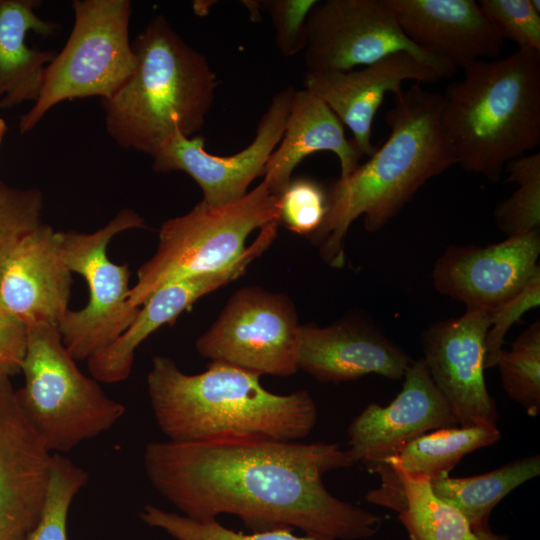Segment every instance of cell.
I'll return each mask as SVG.
<instances>
[{
    "mask_svg": "<svg viewBox=\"0 0 540 540\" xmlns=\"http://www.w3.org/2000/svg\"><path fill=\"white\" fill-rule=\"evenodd\" d=\"M88 480L87 472L65 456L54 453L42 513L25 540H67L70 505Z\"/></svg>",
    "mask_w": 540,
    "mask_h": 540,
    "instance_id": "f1b7e54d",
    "label": "cell"
},
{
    "mask_svg": "<svg viewBox=\"0 0 540 540\" xmlns=\"http://www.w3.org/2000/svg\"><path fill=\"white\" fill-rule=\"evenodd\" d=\"M146 227L140 214L125 208L93 233L62 232L65 262L72 273L85 279L89 289L86 306L69 309L57 325L64 346L76 361L87 360L112 343L138 314L139 308L128 302V266L112 262L107 248L117 234Z\"/></svg>",
    "mask_w": 540,
    "mask_h": 540,
    "instance_id": "9c48e42d",
    "label": "cell"
},
{
    "mask_svg": "<svg viewBox=\"0 0 540 540\" xmlns=\"http://www.w3.org/2000/svg\"><path fill=\"white\" fill-rule=\"evenodd\" d=\"M6 132H7L6 122L2 118H0V145Z\"/></svg>",
    "mask_w": 540,
    "mask_h": 540,
    "instance_id": "74e56055",
    "label": "cell"
},
{
    "mask_svg": "<svg viewBox=\"0 0 540 540\" xmlns=\"http://www.w3.org/2000/svg\"><path fill=\"white\" fill-rule=\"evenodd\" d=\"M260 376L211 362L189 375L170 358L155 356L147 376L148 394L162 433L185 442L220 435H256L297 441L312 431L317 408L307 391L278 395Z\"/></svg>",
    "mask_w": 540,
    "mask_h": 540,
    "instance_id": "3957f363",
    "label": "cell"
},
{
    "mask_svg": "<svg viewBox=\"0 0 540 540\" xmlns=\"http://www.w3.org/2000/svg\"><path fill=\"white\" fill-rule=\"evenodd\" d=\"M500 437L497 426L436 429L408 442L375 468L385 466L431 480L449 475L465 455L495 444Z\"/></svg>",
    "mask_w": 540,
    "mask_h": 540,
    "instance_id": "484cf974",
    "label": "cell"
},
{
    "mask_svg": "<svg viewBox=\"0 0 540 540\" xmlns=\"http://www.w3.org/2000/svg\"><path fill=\"white\" fill-rule=\"evenodd\" d=\"M279 223L311 237L322 225L328 209V193L316 180L291 179L279 200Z\"/></svg>",
    "mask_w": 540,
    "mask_h": 540,
    "instance_id": "d6a6232c",
    "label": "cell"
},
{
    "mask_svg": "<svg viewBox=\"0 0 540 540\" xmlns=\"http://www.w3.org/2000/svg\"><path fill=\"white\" fill-rule=\"evenodd\" d=\"M538 0H480L478 4L500 37L518 49L540 52Z\"/></svg>",
    "mask_w": 540,
    "mask_h": 540,
    "instance_id": "1f68e13d",
    "label": "cell"
},
{
    "mask_svg": "<svg viewBox=\"0 0 540 540\" xmlns=\"http://www.w3.org/2000/svg\"><path fill=\"white\" fill-rule=\"evenodd\" d=\"M294 92L288 86L273 96L258 122L254 139L240 152L213 155L205 150L203 137H186L176 131L152 156L153 170L188 174L203 192L201 202L209 206L241 199L252 181L263 176L266 163L283 136Z\"/></svg>",
    "mask_w": 540,
    "mask_h": 540,
    "instance_id": "7c38bea8",
    "label": "cell"
},
{
    "mask_svg": "<svg viewBox=\"0 0 540 540\" xmlns=\"http://www.w3.org/2000/svg\"><path fill=\"white\" fill-rule=\"evenodd\" d=\"M540 474V455L518 458L492 471L471 477L431 479L432 489L456 507L474 531L489 527L492 510L511 491Z\"/></svg>",
    "mask_w": 540,
    "mask_h": 540,
    "instance_id": "d4e9b609",
    "label": "cell"
},
{
    "mask_svg": "<svg viewBox=\"0 0 540 540\" xmlns=\"http://www.w3.org/2000/svg\"><path fill=\"white\" fill-rule=\"evenodd\" d=\"M319 151L337 156L339 179L351 175L363 156L346 137L342 122L321 99L306 89L295 90L283 136L266 163L263 182L280 196L297 165Z\"/></svg>",
    "mask_w": 540,
    "mask_h": 540,
    "instance_id": "44dd1931",
    "label": "cell"
},
{
    "mask_svg": "<svg viewBox=\"0 0 540 540\" xmlns=\"http://www.w3.org/2000/svg\"><path fill=\"white\" fill-rule=\"evenodd\" d=\"M279 200L262 181L233 203L209 206L200 201L186 214L166 220L156 252L137 271L129 304L140 308L168 283L229 266L245 252L254 230L279 221Z\"/></svg>",
    "mask_w": 540,
    "mask_h": 540,
    "instance_id": "52a82bcc",
    "label": "cell"
},
{
    "mask_svg": "<svg viewBox=\"0 0 540 540\" xmlns=\"http://www.w3.org/2000/svg\"><path fill=\"white\" fill-rule=\"evenodd\" d=\"M317 0H263L272 22L279 52L291 57L306 47V20Z\"/></svg>",
    "mask_w": 540,
    "mask_h": 540,
    "instance_id": "e575fe53",
    "label": "cell"
},
{
    "mask_svg": "<svg viewBox=\"0 0 540 540\" xmlns=\"http://www.w3.org/2000/svg\"><path fill=\"white\" fill-rule=\"evenodd\" d=\"M412 362L383 334L361 322L302 326L298 369L321 382L353 381L369 374L399 380Z\"/></svg>",
    "mask_w": 540,
    "mask_h": 540,
    "instance_id": "d6986e66",
    "label": "cell"
},
{
    "mask_svg": "<svg viewBox=\"0 0 540 540\" xmlns=\"http://www.w3.org/2000/svg\"><path fill=\"white\" fill-rule=\"evenodd\" d=\"M74 24L62 50L47 65L41 91L19 118L20 134L33 130L57 104L77 98L108 100L136 66L129 38V0H74Z\"/></svg>",
    "mask_w": 540,
    "mask_h": 540,
    "instance_id": "ba28073f",
    "label": "cell"
},
{
    "mask_svg": "<svg viewBox=\"0 0 540 540\" xmlns=\"http://www.w3.org/2000/svg\"><path fill=\"white\" fill-rule=\"evenodd\" d=\"M403 378L388 405L369 404L348 426L347 454L370 472L413 439L457 424L422 358L413 360Z\"/></svg>",
    "mask_w": 540,
    "mask_h": 540,
    "instance_id": "2e32d148",
    "label": "cell"
},
{
    "mask_svg": "<svg viewBox=\"0 0 540 540\" xmlns=\"http://www.w3.org/2000/svg\"><path fill=\"white\" fill-rule=\"evenodd\" d=\"M406 51L450 78L457 68L413 43L387 0L318 1L306 20V71H348Z\"/></svg>",
    "mask_w": 540,
    "mask_h": 540,
    "instance_id": "8fae6325",
    "label": "cell"
},
{
    "mask_svg": "<svg viewBox=\"0 0 540 540\" xmlns=\"http://www.w3.org/2000/svg\"><path fill=\"white\" fill-rule=\"evenodd\" d=\"M405 35L455 68L496 59L504 40L474 0H387Z\"/></svg>",
    "mask_w": 540,
    "mask_h": 540,
    "instance_id": "ffe728a7",
    "label": "cell"
},
{
    "mask_svg": "<svg viewBox=\"0 0 540 540\" xmlns=\"http://www.w3.org/2000/svg\"><path fill=\"white\" fill-rule=\"evenodd\" d=\"M449 78L437 67L406 52L391 54L375 63L348 71H305V89L321 99L352 132L355 146L370 157L373 119L387 93L402 91V84L435 83Z\"/></svg>",
    "mask_w": 540,
    "mask_h": 540,
    "instance_id": "e0dca14e",
    "label": "cell"
},
{
    "mask_svg": "<svg viewBox=\"0 0 540 540\" xmlns=\"http://www.w3.org/2000/svg\"><path fill=\"white\" fill-rule=\"evenodd\" d=\"M132 48L136 66L103 100L107 134L122 148L151 157L176 132L193 137L212 107L217 77L207 58L163 16L150 20Z\"/></svg>",
    "mask_w": 540,
    "mask_h": 540,
    "instance_id": "5b68a950",
    "label": "cell"
},
{
    "mask_svg": "<svg viewBox=\"0 0 540 540\" xmlns=\"http://www.w3.org/2000/svg\"><path fill=\"white\" fill-rule=\"evenodd\" d=\"M463 70L442 94V129L456 164L497 182L540 143V52L517 49Z\"/></svg>",
    "mask_w": 540,
    "mask_h": 540,
    "instance_id": "277c9868",
    "label": "cell"
},
{
    "mask_svg": "<svg viewBox=\"0 0 540 540\" xmlns=\"http://www.w3.org/2000/svg\"><path fill=\"white\" fill-rule=\"evenodd\" d=\"M197 301V292L187 280L168 283L156 290L139 308L128 328L112 343L87 359L92 377L103 383H117L131 373L137 347L164 324Z\"/></svg>",
    "mask_w": 540,
    "mask_h": 540,
    "instance_id": "cb8c5ba5",
    "label": "cell"
},
{
    "mask_svg": "<svg viewBox=\"0 0 540 540\" xmlns=\"http://www.w3.org/2000/svg\"><path fill=\"white\" fill-rule=\"evenodd\" d=\"M38 0H0V110L35 102L42 88L52 50L31 48L30 32L42 37L56 33L58 25L40 17Z\"/></svg>",
    "mask_w": 540,
    "mask_h": 540,
    "instance_id": "7402d4cb",
    "label": "cell"
},
{
    "mask_svg": "<svg viewBox=\"0 0 540 540\" xmlns=\"http://www.w3.org/2000/svg\"><path fill=\"white\" fill-rule=\"evenodd\" d=\"M140 518L148 526L163 530L175 540H335L327 536H296L290 528L245 534L224 527L216 519L198 521L151 504L143 507Z\"/></svg>",
    "mask_w": 540,
    "mask_h": 540,
    "instance_id": "f546056e",
    "label": "cell"
},
{
    "mask_svg": "<svg viewBox=\"0 0 540 540\" xmlns=\"http://www.w3.org/2000/svg\"><path fill=\"white\" fill-rule=\"evenodd\" d=\"M43 195L0 181V270L15 245L42 222Z\"/></svg>",
    "mask_w": 540,
    "mask_h": 540,
    "instance_id": "4dcf8cb0",
    "label": "cell"
},
{
    "mask_svg": "<svg viewBox=\"0 0 540 540\" xmlns=\"http://www.w3.org/2000/svg\"><path fill=\"white\" fill-rule=\"evenodd\" d=\"M143 459L153 487L194 520L233 514L253 532L299 528L335 540L370 538L382 523L323 484L325 473L354 464L337 444L220 435L150 442Z\"/></svg>",
    "mask_w": 540,
    "mask_h": 540,
    "instance_id": "6da1fadb",
    "label": "cell"
},
{
    "mask_svg": "<svg viewBox=\"0 0 540 540\" xmlns=\"http://www.w3.org/2000/svg\"><path fill=\"white\" fill-rule=\"evenodd\" d=\"M11 375L0 369V540H25L42 513L53 453L26 417Z\"/></svg>",
    "mask_w": 540,
    "mask_h": 540,
    "instance_id": "5bb4252c",
    "label": "cell"
},
{
    "mask_svg": "<svg viewBox=\"0 0 540 540\" xmlns=\"http://www.w3.org/2000/svg\"><path fill=\"white\" fill-rule=\"evenodd\" d=\"M20 370L24 386L16 390L19 403L53 454L71 451L124 416L125 406L80 371L55 325L27 326Z\"/></svg>",
    "mask_w": 540,
    "mask_h": 540,
    "instance_id": "8992f818",
    "label": "cell"
},
{
    "mask_svg": "<svg viewBox=\"0 0 540 540\" xmlns=\"http://www.w3.org/2000/svg\"><path fill=\"white\" fill-rule=\"evenodd\" d=\"M479 539L478 540H510L509 536L505 534H496L491 529L490 526L478 531Z\"/></svg>",
    "mask_w": 540,
    "mask_h": 540,
    "instance_id": "8d00e7d4",
    "label": "cell"
},
{
    "mask_svg": "<svg viewBox=\"0 0 540 540\" xmlns=\"http://www.w3.org/2000/svg\"><path fill=\"white\" fill-rule=\"evenodd\" d=\"M496 366L507 396L521 405L528 416H538L540 414L539 320L516 338L510 350L500 351Z\"/></svg>",
    "mask_w": 540,
    "mask_h": 540,
    "instance_id": "4316f807",
    "label": "cell"
},
{
    "mask_svg": "<svg viewBox=\"0 0 540 540\" xmlns=\"http://www.w3.org/2000/svg\"><path fill=\"white\" fill-rule=\"evenodd\" d=\"M27 342V326L0 310V369L20 370Z\"/></svg>",
    "mask_w": 540,
    "mask_h": 540,
    "instance_id": "d590c367",
    "label": "cell"
},
{
    "mask_svg": "<svg viewBox=\"0 0 540 540\" xmlns=\"http://www.w3.org/2000/svg\"><path fill=\"white\" fill-rule=\"evenodd\" d=\"M302 326L286 295L249 286L231 296L196 350L258 376L287 377L298 370Z\"/></svg>",
    "mask_w": 540,
    "mask_h": 540,
    "instance_id": "30bf717a",
    "label": "cell"
},
{
    "mask_svg": "<svg viewBox=\"0 0 540 540\" xmlns=\"http://www.w3.org/2000/svg\"><path fill=\"white\" fill-rule=\"evenodd\" d=\"M72 272L62 231L42 223L11 250L0 270V310L26 326H57L69 310Z\"/></svg>",
    "mask_w": 540,
    "mask_h": 540,
    "instance_id": "ac0fdd59",
    "label": "cell"
},
{
    "mask_svg": "<svg viewBox=\"0 0 540 540\" xmlns=\"http://www.w3.org/2000/svg\"><path fill=\"white\" fill-rule=\"evenodd\" d=\"M441 110L442 94L421 83L394 95V106L386 113L390 134L384 144L327 191L325 219L311 238L330 266L343 267L344 240L356 218L363 216L368 232L379 231L429 179L456 164Z\"/></svg>",
    "mask_w": 540,
    "mask_h": 540,
    "instance_id": "7a4b0ae2",
    "label": "cell"
},
{
    "mask_svg": "<svg viewBox=\"0 0 540 540\" xmlns=\"http://www.w3.org/2000/svg\"><path fill=\"white\" fill-rule=\"evenodd\" d=\"M488 312L468 310L422 334V358L457 424L497 426L499 413L484 379Z\"/></svg>",
    "mask_w": 540,
    "mask_h": 540,
    "instance_id": "4fadbf2b",
    "label": "cell"
},
{
    "mask_svg": "<svg viewBox=\"0 0 540 540\" xmlns=\"http://www.w3.org/2000/svg\"><path fill=\"white\" fill-rule=\"evenodd\" d=\"M540 230L487 246L452 245L432 271L435 289L468 310L490 312L540 271Z\"/></svg>",
    "mask_w": 540,
    "mask_h": 540,
    "instance_id": "9a60e30c",
    "label": "cell"
},
{
    "mask_svg": "<svg viewBox=\"0 0 540 540\" xmlns=\"http://www.w3.org/2000/svg\"><path fill=\"white\" fill-rule=\"evenodd\" d=\"M540 304V271L513 296L488 312L489 328L485 338L484 367L496 366L497 357L503 349L504 339L510 328L527 311Z\"/></svg>",
    "mask_w": 540,
    "mask_h": 540,
    "instance_id": "836d02e7",
    "label": "cell"
},
{
    "mask_svg": "<svg viewBox=\"0 0 540 540\" xmlns=\"http://www.w3.org/2000/svg\"><path fill=\"white\" fill-rule=\"evenodd\" d=\"M380 476V486L367 492L365 498L399 512L409 540H478L464 515L453 505L438 497L431 480L412 476L385 466L373 470Z\"/></svg>",
    "mask_w": 540,
    "mask_h": 540,
    "instance_id": "603a6c76",
    "label": "cell"
},
{
    "mask_svg": "<svg viewBox=\"0 0 540 540\" xmlns=\"http://www.w3.org/2000/svg\"><path fill=\"white\" fill-rule=\"evenodd\" d=\"M509 182L517 184L510 197L500 202L494 217L507 236L540 229V153L519 156L506 164Z\"/></svg>",
    "mask_w": 540,
    "mask_h": 540,
    "instance_id": "83f0119b",
    "label": "cell"
}]
</instances>
